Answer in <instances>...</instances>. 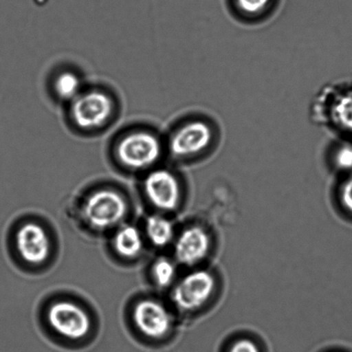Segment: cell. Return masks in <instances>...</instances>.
Masks as SVG:
<instances>
[{
  "mask_svg": "<svg viewBox=\"0 0 352 352\" xmlns=\"http://www.w3.org/2000/svg\"><path fill=\"white\" fill-rule=\"evenodd\" d=\"M143 191L148 201L155 208L172 212L181 201V185L175 175L168 168H153L143 179Z\"/></svg>",
  "mask_w": 352,
  "mask_h": 352,
  "instance_id": "7",
  "label": "cell"
},
{
  "mask_svg": "<svg viewBox=\"0 0 352 352\" xmlns=\"http://www.w3.org/2000/svg\"><path fill=\"white\" fill-rule=\"evenodd\" d=\"M230 352H260V351L253 341L241 340L233 344Z\"/></svg>",
  "mask_w": 352,
  "mask_h": 352,
  "instance_id": "19",
  "label": "cell"
},
{
  "mask_svg": "<svg viewBox=\"0 0 352 352\" xmlns=\"http://www.w3.org/2000/svg\"><path fill=\"white\" fill-rule=\"evenodd\" d=\"M274 0H234L237 10L245 16H255L267 10Z\"/></svg>",
  "mask_w": 352,
  "mask_h": 352,
  "instance_id": "16",
  "label": "cell"
},
{
  "mask_svg": "<svg viewBox=\"0 0 352 352\" xmlns=\"http://www.w3.org/2000/svg\"><path fill=\"white\" fill-rule=\"evenodd\" d=\"M71 122L82 132H96L109 124L115 116L116 103L109 91L101 89H84L69 103Z\"/></svg>",
  "mask_w": 352,
  "mask_h": 352,
  "instance_id": "2",
  "label": "cell"
},
{
  "mask_svg": "<svg viewBox=\"0 0 352 352\" xmlns=\"http://www.w3.org/2000/svg\"><path fill=\"white\" fill-rule=\"evenodd\" d=\"M215 286V278L209 272H190L175 285L171 292L172 302L179 311H196L208 302Z\"/></svg>",
  "mask_w": 352,
  "mask_h": 352,
  "instance_id": "6",
  "label": "cell"
},
{
  "mask_svg": "<svg viewBox=\"0 0 352 352\" xmlns=\"http://www.w3.org/2000/svg\"><path fill=\"white\" fill-rule=\"evenodd\" d=\"M146 234L147 239L153 246L164 248L174 240L175 229L170 219L160 214H154L146 221Z\"/></svg>",
  "mask_w": 352,
  "mask_h": 352,
  "instance_id": "14",
  "label": "cell"
},
{
  "mask_svg": "<svg viewBox=\"0 0 352 352\" xmlns=\"http://www.w3.org/2000/svg\"><path fill=\"white\" fill-rule=\"evenodd\" d=\"M15 245L21 258L30 265L44 263L51 253V241L47 230L34 222L23 223L19 228Z\"/></svg>",
  "mask_w": 352,
  "mask_h": 352,
  "instance_id": "9",
  "label": "cell"
},
{
  "mask_svg": "<svg viewBox=\"0 0 352 352\" xmlns=\"http://www.w3.org/2000/svg\"><path fill=\"white\" fill-rule=\"evenodd\" d=\"M340 200L344 209L352 214V172L341 186Z\"/></svg>",
  "mask_w": 352,
  "mask_h": 352,
  "instance_id": "18",
  "label": "cell"
},
{
  "mask_svg": "<svg viewBox=\"0 0 352 352\" xmlns=\"http://www.w3.org/2000/svg\"><path fill=\"white\" fill-rule=\"evenodd\" d=\"M47 320L55 333L67 340L84 339L91 329V319L88 312L69 300H58L52 303L47 309Z\"/></svg>",
  "mask_w": 352,
  "mask_h": 352,
  "instance_id": "5",
  "label": "cell"
},
{
  "mask_svg": "<svg viewBox=\"0 0 352 352\" xmlns=\"http://www.w3.org/2000/svg\"><path fill=\"white\" fill-rule=\"evenodd\" d=\"M51 87L55 98L67 103L74 101L85 89L80 76L72 70L57 72L52 81Z\"/></svg>",
  "mask_w": 352,
  "mask_h": 352,
  "instance_id": "13",
  "label": "cell"
},
{
  "mask_svg": "<svg viewBox=\"0 0 352 352\" xmlns=\"http://www.w3.org/2000/svg\"><path fill=\"white\" fill-rule=\"evenodd\" d=\"M129 212V205L122 193L116 190H96L82 202L80 215L92 230L106 231L122 226Z\"/></svg>",
  "mask_w": 352,
  "mask_h": 352,
  "instance_id": "3",
  "label": "cell"
},
{
  "mask_svg": "<svg viewBox=\"0 0 352 352\" xmlns=\"http://www.w3.org/2000/svg\"><path fill=\"white\" fill-rule=\"evenodd\" d=\"M175 262L168 258H160L151 267V278L158 288L165 289L174 284L176 278Z\"/></svg>",
  "mask_w": 352,
  "mask_h": 352,
  "instance_id": "15",
  "label": "cell"
},
{
  "mask_svg": "<svg viewBox=\"0 0 352 352\" xmlns=\"http://www.w3.org/2000/svg\"><path fill=\"white\" fill-rule=\"evenodd\" d=\"M334 163L340 170L352 171V146L350 144L337 148L334 153Z\"/></svg>",
  "mask_w": 352,
  "mask_h": 352,
  "instance_id": "17",
  "label": "cell"
},
{
  "mask_svg": "<svg viewBox=\"0 0 352 352\" xmlns=\"http://www.w3.org/2000/svg\"><path fill=\"white\" fill-rule=\"evenodd\" d=\"M132 318L141 334L153 340L163 339L170 333L173 319L168 309L157 300H140L133 307Z\"/></svg>",
  "mask_w": 352,
  "mask_h": 352,
  "instance_id": "8",
  "label": "cell"
},
{
  "mask_svg": "<svg viewBox=\"0 0 352 352\" xmlns=\"http://www.w3.org/2000/svg\"><path fill=\"white\" fill-rule=\"evenodd\" d=\"M208 233L199 226H191L182 231L175 241L174 253L178 263L192 267L202 261L209 253Z\"/></svg>",
  "mask_w": 352,
  "mask_h": 352,
  "instance_id": "10",
  "label": "cell"
},
{
  "mask_svg": "<svg viewBox=\"0 0 352 352\" xmlns=\"http://www.w3.org/2000/svg\"><path fill=\"white\" fill-rule=\"evenodd\" d=\"M163 153L160 137L144 127L126 131L113 146V156L117 164L130 172L151 170L156 166Z\"/></svg>",
  "mask_w": 352,
  "mask_h": 352,
  "instance_id": "1",
  "label": "cell"
},
{
  "mask_svg": "<svg viewBox=\"0 0 352 352\" xmlns=\"http://www.w3.org/2000/svg\"><path fill=\"white\" fill-rule=\"evenodd\" d=\"M212 126L203 120H191L176 127L168 141V150L178 160L199 156L212 146Z\"/></svg>",
  "mask_w": 352,
  "mask_h": 352,
  "instance_id": "4",
  "label": "cell"
},
{
  "mask_svg": "<svg viewBox=\"0 0 352 352\" xmlns=\"http://www.w3.org/2000/svg\"><path fill=\"white\" fill-rule=\"evenodd\" d=\"M326 116L333 126L352 133V88L340 89L327 100Z\"/></svg>",
  "mask_w": 352,
  "mask_h": 352,
  "instance_id": "11",
  "label": "cell"
},
{
  "mask_svg": "<svg viewBox=\"0 0 352 352\" xmlns=\"http://www.w3.org/2000/svg\"><path fill=\"white\" fill-rule=\"evenodd\" d=\"M113 247L119 256L131 260L139 257L144 250V237L133 226H120L113 237Z\"/></svg>",
  "mask_w": 352,
  "mask_h": 352,
  "instance_id": "12",
  "label": "cell"
}]
</instances>
